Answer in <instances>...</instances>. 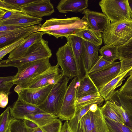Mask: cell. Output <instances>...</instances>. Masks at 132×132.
<instances>
[{"mask_svg":"<svg viewBox=\"0 0 132 132\" xmlns=\"http://www.w3.org/2000/svg\"><path fill=\"white\" fill-rule=\"evenodd\" d=\"M120 61L115 62L111 67L100 72L88 75L99 91L118 76L121 69Z\"/></svg>","mask_w":132,"mask_h":132,"instance_id":"cell-14","label":"cell"},{"mask_svg":"<svg viewBox=\"0 0 132 132\" xmlns=\"http://www.w3.org/2000/svg\"><path fill=\"white\" fill-rule=\"evenodd\" d=\"M62 126L61 121L58 119L48 124L46 132H60Z\"/></svg>","mask_w":132,"mask_h":132,"instance_id":"cell-42","label":"cell"},{"mask_svg":"<svg viewBox=\"0 0 132 132\" xmlns=\"http://www.w3.org/2000/svg\"><path fill=\"white\" fill-rule=\"evenodd\" d=\"M26 37L21 39L2 48L0 49V61L2 60V59L5 55L10 53L24 42L26 40Z\"/></svg>","mask_w":132,"mask_h":132,"instance_id":"cell-41","label":"cell"},{"mask_svg":"<svg viewBox=\"0 0 132 132\" xmlns=\"http://www.w3.org/2000/svg\"><path fill=\"white\" fill-rule=\"evenodd\" d=\"M128 76H129V77L128 78H132V70L130 71L129 73L128 74Z\"/></svg>","mask_w":132,"mask_h":132,"instance_id":"cell-49","label":"cell"},{"mask_svg":"<svg viewBox=\"0 0 132 132\" xmlns=\"http://www.w3.org/2000/svg\"><path fill=\"white\" fill-rule=\"evenodd\" d=\"M118 47L114 46L105 45L100 49L99 52L103 58L111 63L114 62L119 59L117 52Z\"/></svg>","mask_w":132,"mask_h":132,"instance_id":"cell-30","label":"cell"},{"mask_svg":"<svg viewBox=\"0 0 132 132\" xmlns=\"http://www.w3.org/2000/svg\"><path fill=\"white\" fill-rule=\"evenodd\" d=\"M118 90L119 93L128 99L132 100V78H127L126 81Z\"/></svg>","mask_w":132,"mask_h":132,"instance_id":"cell-39","label":"cell"},{"mask_svg":"<svg viewBox=\"0 0 132 132\" xmlns=\"http://www.w3.org/2000/svg\"><path fill=\"white\" fill-rule=\"evenodd\" d=\"M100 107L93 121L82 132H109L105 117Z\"/></svg>","mask_w":132,"mask_h":132,"instance_id":"cell-25","label":"cell"},{"mask_svg":"<svg viewBox=\"0 0 132 132\" xmlns=\"http://www.w3.org/2000/svg\"><path fill=\"white\" fill-rule=\"evenodd\" d=\"M105 117L109 132H132V128Z\"/></svg>","mask_w":132,"mask_h":132,"instance_id":"cell-35","label":"cell"},{"mask_svg":"<svg viewBox=\"0 0 132 132\" xmlns=\"http://www.w3.org/2000/svg\"><path fill=\"white\" fill-rule=\"evenodd\" d=\"M93 104L84 106L76 111L73 117L69 120V126L72 132H76L80 120L84 115L89 110L90 106Z\"/></svg>","mask_w":132,"mask_h":132,"instance_id":"cell-33","label":"cell"},{"mask_svg":"<svg viewBox=\"0 0 132 132\" xmlns=\"http://www.w3.org/2000/svg\"><path fill=\"white\" fill-rule=\"evenodd\" d=\"M88 7L87 0H61L56 8L61 13L82 12Z\"/></svg>","mask_w":132,"mask_h":132,"instance_id":"cell-20","label":"cell"},{"mask_svg":"<svg viewBox=\"0 0 132 132\" xmlns=\"http://www.w3.org/2000/svg\"><path fill=\"white\" fill-rule=\"evenodd\" d=\"M21 10L30 16L39 18L50 15L54 12L53 6L49 0H35L22 6Z\"/></svg>","mask_w":132,"mask_h":132,"instance_id":"cell-12","label":"cell"},{"mask_svg":"<svg viewBox=\"0 0 132 132\" xmlns=\"http://www.w3.org/2000/svg\"><path fill=\"white\" fill-rule=\"evenodd\" d=\"M42 24L32 26L10 31L0 32V49L31 34L39 31Z\"/></svg>","mask_w":132,"mask_h":132,"instance_id":"cell-13","label":"cell"},{"mask_svg":"<svg viewBox=\"0 0 132 132\" xmlns=\"http://www.w3.org/2000/svg\"><path fill=\"white\" fill-rule=\"evenodd\" d=\"M5 132H10L9 126V127L8 128H7V130H6Z\"/></svg>","mask_w":132,"mask_h":132,"instance_id":"cell-50","label":"cell"},{"mask_svg":"<svg viewBox=\"0 0 132 132\" xmlns=\"http://www.w3.org/2000/svg\"><path fill=\"white\" fill-rule=\"evenodd\" d=\"M11 115L15 119H23L25 116L37 113L45 112L38 107L18 98L13 105L10 106Z\"/></svg>","mask_w":132,"mask_h":132,"instance_id":"cell-15","label":"cell"},{"mask_svg":"<svg viewBox=\"0 0 132 132\" xmlns=\"http://www.w3.org/2000/svg\"><path fill=\"white\" fill-rule=\"evenodd\" d=\"M114 62L111 63L104 59L101 56H99L94 65L87 73L89 75L100 72L111 67Z\"/></svg>","mask_w":132,"mask_h":132,"instance_id":"cell-36","label":"cell"},{"mask_svg":"<svg viewBox=\"0 0 132 132\" xmlns=\"http://www.w3.org/2000/svg\"><path fill=\"white\" fill-rule=\"evenodd\" d=\"M100 47L84 40V61L86 73L90 70L97 60Z\"/></svg>","mask_w":132,"mask_h":132,"instance_id":"cell-23","label":"cell"},{"mask_svg":"<svg viewBox=\"0 0 132 132\" xmlns=\"http://www.w3.org/2000/svg\"><path fill=\"white\" fill-rule=\"evenodd\" d=\"M45 34L43 31L33 33L26 37L25 41L10 53L8 59L20 57L24 54L28 48L34 43L40 41Z\"/></svg>","mask_w":132,"mask_h":132,"instance_id":"cell-19","label":"cell"},{"mask_svg":"<svg viewBox=\"0 0 132 132\" xmlns=\"http://www.w3.org/2000/svg\"><path fill=\"white\" fill-rule=\"evenodd\" d=\"M48 42L42 38L32 45L22 56L15 59H7L0 62V67H14L17 68L26 64L52 56Z\"/></svg>","mask_w":132,"mask_h":132,"instance_id":"cell-1","label":"cell"},{"mask_svg":"<svg viewBox=\"0 0 132 132\" xmlns=\"http://www.w3.org/2000/svg\"><path fill=\"white\" fill-rule=\"evenodd\" d=\"M78 83L77 78L76 77L72 80L68 86L59 117L62 121L69 120L75 114Z\"/></svg>","mask_w":132,"mask_h":132,"instance_id":"cell-8","label":"cell"},{"mask_svg":"<svg viewBox=\"0 0 132 132\" xmlns=\"http://www.w3.org/2000/svg\"><path fill=\"white\" fill-rule=\"evenodd\" d=\"M35 0H0V8L9 10H21L23 6Z\"/></svg>","mask_w":132,"mask_h":132,"instance_id":"cell-32","label":"cell"},{"mask_svg":"<svg viewBox=\"0 0 132 132\" xmlns=\"http://www.w3.org/2000/svg\"><path fill=\"white\" fill-rule=\"evenodd\" d=\"M9 94L4 92H0V106L4 108L8 103V96Z\"/></svg>","mask_w":132,"mask_h":132,"instance_id":"cell-45","label":"cell"},{"mask_svg":"<svg viewBox=\"0 0 132 132\" xmlns=\"http://www.w3.org/2000/svg\"><path fill=\"white\" fill-rule=\"evenodd\" d=\"M132 70V68L117 76L105 85L99 91L101 96L105 101L112 96L117 87L121 86L123 81L128 77V74Z\"/></svg>","mask_w":132,"mask_h":132,"instance_id":"cell-22","label":"cell"},{"mask_svg":"<svg viewBox=\"0 0 132 132\" xmlns=\"http://www.w3.org/2000/svg\"><path fill=\"white\" fill-rule=\"evenodd\" d=\"M9 126L10 132H27L23 119L12 118Z\"/></svg>","mask_w":132,"mask_h":132,"instance_id":"cell-37","label":"cell"},{"mask_svg":"<svg viewBox=\"0 0 132 132\" xmlns=\"http://www.w3.org/2000/svg\"><path fill=\"white\" fill-rule=\"evenodd\" d=\"M58 118L48 113L44 112L28 115L25 116L24 119L30 120L38 126L41 127L53 122L58 119Z\"/></svg>","mask_w":132,"mask_h":132,"instance_id":"cell-27","label":"cell"},{"mask_svg":"<svg viewBox=\"0 0 132 132\" xmlns=\"http://www.w3.org/2000/svg\"><path fill=\"white\" fill-rule=\"evenodd\" d=\"M104 100L99 92L76 98L75 101L76 111L84 106L96 103L100 106L102 104Z\"/></svg>","mask_w":132,"mask_h":132,"instance_id":"cell-26","label":"cell"},{"mask_svg":"<svg viewBox=\"0 0 132 132\" xmlns=\"http://www.w3.org/2000/svg\"><path fill=\"white\" fill-rule=\"evenodd\" d=\"M76 98L81 97L99 92L98 89L87 73L78 83Z\"/></svg>","mask_w":132,"mask_h":132,"instance_id":"cell-24","label":"cell"},{"mask_svg":"<svg viewBox=\"0 0 132 132\" xmlns=\"http://www.w3.org/2000/svg\"><path fill=\"white\" fill-rule=\"evenodd\" d=\"M99 4L111 23L122 20L132 21L128 0H102Z\"/></svg>","mask_w":132,"mask_h":132,"instance_id":"cell-5","label":"cell"},{"mask_svg":"<svg viewBox=\"0 0 132 132\" xmlns=\"http://www.w3.org/2000/svg\"><path fill=\"white\" fill-rule=\"evenodd\" d=\"M117 52L121 64L119 75L132 68V37L125 44L118 47Z\"/></svg>","mask_w":132,"mask_h":132,"instance_id":"cell-18","label":"cell"},{"mask_svg":"<svg viewBox=\"0 0 132 132\" xmlns=\"http://www.w3.org/2000/svg\"><path fill=\"white\" fill-rule=\"evenodd\" d=\"M14 76H10L0 77V92L10 94V89L14 85L12 81Z\"/></svg>","mask_w":132,"mask_h":132,"instance_id":"cell-38","label":"cell"},{"mask_svg":"<svg viewBox=\"0 0 132 132\" xmlns=\"http://www.w3.org/2000/svg\"><path fill=\"white\" fill-rule=\"evenodd\" d=\"M66 38L70 44L75 57L79 83L86 74L84 61V40L75 35L69 36Z\"/></svg>","mask_w":132,"mask_h":132,"instance_id":"cell-9","label":"cell"},{"mask_svg":"<svg viewBox=\"0 0 132 132\" xmlns=\"http://www.w3.org/2000/svg\"><path fill=\"white\" fill-rule=\"evenodd\" d=\"M23 121L27 129H34L39 127L33 121L29 120L24 119H23Z\"/></svg>","mask_w":132,"mask_h":132,"instance_id":"cell-46","label":"cell"},{"mask_svg":"<svg viewBox=\"0 0 132 132\" xmlns=\"http://www.w3.org/2000/svg\"><path fill=\"white\" fill-rule=\"evenodd\" d=\"M59 66L57 64L56 65H51L37 77L28 88L41 87L58 82L64 76L62 69L59 68Z\"/></svg>","mask_w":132,"mask_h":132,"instance_id":"cell-10","label":"cell"},{"mask_svg":"<svg viewBox=\"0 0 132 132\" xmlns=\"http://www.w3.org/2000/svg\"><path fill=\"white\" fill-rule=\"evenodd\" d=\"M54 85L36 88H22L17 85L14 90L18 95V98L39 106L46 100Z\"/></svg>","mask_w":132,"mask_h":132,"instance_id":"cell-7","label":"cell"},{"mask_svg":"<svg viewBox=\"0 0 132 132\" xmlns=\"http://www.w3.org/2000/svg\"><path fill=\"white\" fill-rule=\"evenodd\" d=\"M30 26L23 25H0V32L10 31Z\"/></svg>","mask_w":132,"mask_h":132,"instance_id":"cell-43","label":"cell"},{"mask_svg":"<svg viewBox=\"0 0 132 132\" xmlns=\"http://www.w3.org/2000/svg\"><path fill=\"white\" fill-rule=\"evenodd\" d=\"M130 9V16L132 19V0H128Z\"/></svg>","mask_w":132,"mask_h":132,"instance_id":"cell-48","label":"cell"},{"mask_svg":"<svg viewBox=\"0 0 132 132\" xmlns=\"http://www.w3.org/2000/svg\"><path fill=\"white\" fill-rule=\"evenodd\" d=\"M81 19L80 18L78 17L64 19L52 18L46 20L41 25L39 31L59 29L65 26L76 23Z\"/></svg>","mask_w":132,"mask_h":132,"instance_id":"cell-21","label":"cell"},{"mask_svg":"<svg viewBox=\"0 0 132 132\" xmlns=\"http://www.w3.org/2000/svg\"><path fill=\"white\" fill-rule=\"evenodd\" d=\"M42 20V18L32 16L21 10H16L9 17L0 21V25H23L32 26L41 24Z\"/></svg>","mask_w":132,"mask_h":132,"instance_id":"cell-16","label":"cell"},{"mask_svg":"<svg viewBox=\"0 0 132 132\" xmlns=\"http://www.w3.org/2000/svg\"><path fill=\"white\" fill-rule=\"evenodd\" d=\"M111 98L116 101L122 106L132 122V100L128 99L120 94L118 90L114 91Z\"/></svg>","mask_w":132,"mask_h":132,"instance_id":"cell-31","label":"cell"},{"mask_svg":"<svg viewBox=\"0 0 132 132\" xmlns=\"http://www.w3.org/2000/svg\"><path fill=\"white\" fill-rule=\"evenodd\" d=\"M132 37V21L124 20L111 23L102 32L105 45L117 47L122 45Z\"/></svg>","mask_w":132,"mask_h":132,"instance_id":"cell-3","label":"cell"},{"mask_svg":"<svg viewBox=\"0 0 132 132\" xmlns=\"http://www.w3.org/2000/svg\"><path fill=\"white\" fill-rule=\"evenodd\" d=\"M15 10H9L0 8V21L5 20L9 17Z\"/></svg>","mask_w":132,"mask_h":132,"instance_id":"cell-44","label":"cell"},{"mask_svg":"<svg viewBox=\"0 0 132 132\" xmlns=\"http://www.w3.org/2000/svg\"><path fill=\"white\" fill-rule=\"evenodd\" d=\"M100 108L105 117L110 119L125 124V123L120 114L110 105L108 101Z\"/></svg>","mask_w":132,"mask_h":132,"instance_id":"cell-29","label":"cell"},{"mask_svg":"<svg viewBox=\"0 0 132 132\" xmlns=\"http://www.w3.org/2000/svg\"><path fill=\"white\" fill-rule=\"evenodd\" d=\"M49 58L37 60L23 65L18 68L12 81L22 88H28L34 80L51 65Z\"/></svg>","mask_w":132,"mask_h":132,"instance_id":"cell-2","label":"cell"},{"mask_svg":"<svg viewBox=\"0 0 132 132\" xmlns=\"http://www.w3.org/2000/svg\"><path fill=\"white\" fill-rule=\"evenodd\" d=\"M88 28L85 16L79 22L74 24L65 26L59 29L43 31L45 34L53 36L57 38L75 35L78 32Z\"/></svg>","mask_w":132,"mask_h":132,"instance_id":"cell-17","label":"cell"},{"mask_svg":"<svg viewBox=\"0 0 132 132\" xmlns=\"http://www.w3.org/2000/svg\"><path fill=\"white\" fill-rule=\"evenodd\" d=\"M68 121V120H66L64 122L60 132H72L70 129Z\"/></svg>","mask_w":132,"mask_h":132,"instance_id":"cell-47","label":"cell"},{"mask_svg":"<svg viewBox=\"0 0 132 132\" xmlns=\"http://www.w3.org/2000/svg\"><path fill=\"white\" fill-rule=\"evenodd\" d=\"M70 79L64 76L54 84L46 99L39 108L45 112L59 117Z\"/></svg>","mask_w":132,"mask_h":132,"instance_id":"cell-4","label":"cell"},{"mask_svg":"<svg viewBox=\"0 0 132 132\" xmlns=\"http://www.w3.org/2000/svg\"><path fill=\"white\" fill-rule=\"evenodd\" d=\"M57 64L61 67L64 75L70 79L77 77L76 64L69 42L59 47L56 54Z\"/></svg>","mask_w":132,"mask_h":132,"instance_id":"cell-6","label":"cell"},{"mask_svg":"<svg viewBox=\"0 0 132 132\" xmlns=\"http://www.w3.org/2000/svg\"><path fill=\"white\" fill-rule=\"evenodd\" d=\"M82 13L84 14L88 28L94 31L99 37H102V33L110 22L103 13L86 9Z\"/></svg>","mask_w":132,"mask_h":132,"instance_id":"cell-11","label":"cell"},{"mask_svg":"<svg viewBox=\"0 0 132 132\" xmlns=\"http://www.w3.org/2000/svg\"><path fill=\"white\" fill-rule=\"evenodd\" d=\"M75 35L96 46H101L102 44V38L88 28L78 32Z\"/></svg>","mask_w":132,"mask_h":132,"instance_id":"cell-28","label":"cell"},{"mask_svg":"<svg viewBox=\"0 0 132 132\" xmlns=\"http://www.w3.org/2000/svg\"><path fill=\"white\" fill-rule=\"evenodd\" d=\"M98 106L97 110L92 111L89 110L80 120L76 132H82L92 122L98 112Z\"/></svg>","mask_w":132,"mask_h":132,"instance_id":"cell-34","label":"cell"},{"mask_svg":"<svg viewBox=\"0 0 132 132\" xmlns=\"http://www.w3.org/2000/svg\"><path fill=\"white\" fill-rule=\"evenodd\" d=\"M9 106L0 116V132H5L8 128L11 118L10 117Z\"/></svg>","mask_w":132,"mask_h":132,"instance_id":"cell-40","label":"cell"}]
</instances>
